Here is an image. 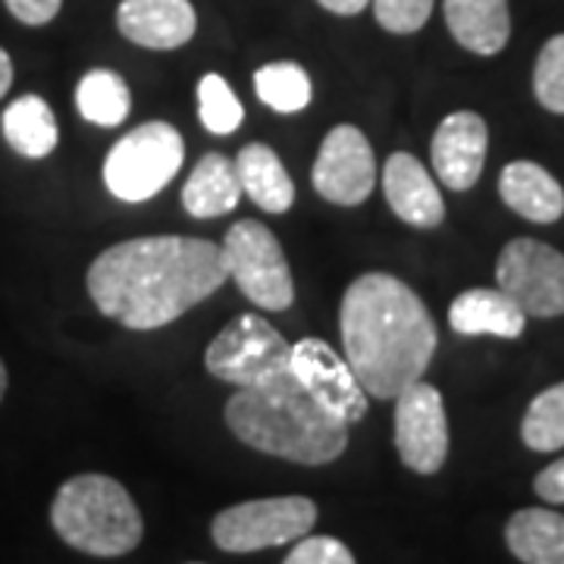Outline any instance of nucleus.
<instances>
[{"instance_id":"obj_1","label":"nucleus","mask_w":564,"mask_h":564,"mask_svg":"<svg viewBox=\"0 0 564 564\" xmlns=\"http://www.w3.org/2000/svg\"><path fill=\"white\" fill-rule=\"evenodd\" d=\"M229 280L220 245L188 236H141L101 251L88 267V295L129 329H161Z\"/></svg>"},{"instance_id":"obj_2","label":"nucleus","mask_w":564,"mask_h":564,"mask_svg":"<svg viewBox=\"0 0 564 564\" xmlns=\"http://www.w3.org/2000/svg\"><path fill=\"white\" fill-rule=\"evenodd\" d=\"M345 361L370 399H395L423 380L436 351V323L408 282L389 273H364L345 289Z\"/></svg>"},{"instance_id":"obj_3","label":"nucleus","mask_w":564,"mask_h":564,"mask_svg":"<svg viewBox=\"0 0 564 564\" xmlns=\"http://www.w3.org/2000/svg\"><path fill=\"white\" fill-rule=\"evenodd\" d=\"M226 426L239 443L307 467L336 462L348 445V423L314 402L292 373L239 389L226 402Z\"/></svg>"},{"instance_id":"obj_4","label":"nucleus","mask_w":564,"mask_h":564,"mask_svg":"<svg viewBox=\"0 0 564 564\" xmlns=\"http://www.w3.org/2000/svg\"><path fill=\"white\" fill-rule=\"evenodd\" d=\"M51 524L63 543L95 558H120L139 549L144 521L126 486L107 474H79L57 489Z\"/></svg>"},{"instance_id":"obj_5","label":"nucleus","mask_w":564,"mask_h":564,"mask_svg":"<svg viewBox=\"0 0 564 564\" xmlns=\"http://www.w3.org/2000/svg\"><path fill=\"white\" fill-rule=\"evenodd\" d=\"M185 161V141L176 126L154 120L122 135L107 161H104V182L113 198L129 204L148 202L163 192Z\"/></svg>"},{"instance_id":"obj_6","label":"nucleus","mask_w":564,"mask_h":564,"mask_svg":"<svg viewBox=\"0 0 564 564\" xmlns=\"http://www.w3.org/2000/svg\"><path fill=\"white\" fill-rule=\"evenodd\" d=\"M204 367L223 383L236 389L263 386L276 377L292 373V345L282 333L258 314H242L207 345Z\"/></svg>"},{"instance_id":"obj_7","label":"nucleus","mask_w":564,"mask_h":564,"mask_svg":"<svg viewBox=\"0 0 564 564\" xmlns=\"http://www.w3.org/2000/svg\"><path fill=\"white\" fill-rule=\"evenodd\" d=\"M317 524V505L304 496H273L223 508L210 524V536L223 552H258L295 543Z\"/></svg>"},{"instance_id":"obj_8","label":"nucleus","mask_w":564,"mask_h":564,"mask_svg":"<svg viewBox=\"0 0 564 564\" xmlns=\"http://www.w3.org/2000/svg\"><path fill=\"white\" fill-rule=\"evenodd\" d=\"M226 273L242 295L267 311H285L295 302L292 270L276 236L258 220H239L223 239Z\"/></svg>"},{"instance_id":"obj_9","label":"nucleus","mask_w":564,"mask_h":564,"mask_svg":"<svg viewBox=\"0 0 564 564\" xmlns=\"http://www.w3.org/2000/svg\"><path fill=\"white\" fill-rule=\"evenodd\" d=\"M496 282L527 317L564 314V254L536 239H514L502 248Z\"/></svg>"},{"instance_id":"obj_10","label":"nucleus","mask_w":564,"mask_h":564,"mask_svg":"<svg viewBox=\"0 0 564 564\" xmlns=\"http://www.w3.org/2000/svg\"><path fill=\"white\" fill-rule=\"evenodd\" d=\"M395 448L414 474L430 477L443 470L448 458V417L436 386L417 380L395 395Z\"/></svg>"},{"instance_id":"obj_11","label":"nucleus","mask_w":564,"mask_h":564,"mask_svg":"<svg viewBox=\"0 0 564 564\" xmlns=\"http://www.w3.org/2000/svg\"><path fill=\"white\" fill-rule=\"evenodd\" d=\"M377 185L373 148L358 126H336L326 132L314 163L317 195L343 207H355L370 198Z\"/></svg>"},{"instance_id":"obj_12","label":"nucleus","mask_w":564,"mask_h":564,"mask_svg":"<svg viewBox=\"0 0 564 564\" xmlns=\"http://www.w3.org/2000/svg\"><path fill=\"white\" fill-rule=\"evenodd\" d=\"M292 377L307 389V395L314 402L326 408L329 414H336L348 426L364 421L367 392L358 383L348 361L339 358L323 339L307 336L302 343L292 345Z\"/></svg>"},{"instance_id":"obj_13","label":"nucleus","mask_w":564,"mask_h":564,"mask_svg":"<svg viewBox=\"0 0 564 564\" xmlns=\"http://www.w3.org/2000/svg\"><path fill=\"white\" fill-rule=\"evenodd\" d=\"M486 148H489V129L480 113L474 110L448 113L430 141V158L440 182L452 192L474 188L484 173Z\"/></svg>"},{"instance_id":"obj_14","label":"nucleus","mask_w":564,"mask_h":564,"mask_svg":"<svg viewBox=\"0 0 564 564\" xmlns=\"http://www.w3.org/2000/svg\"><path fill=\"white\" fill-rule=\"evenodd\" d=\"M117 29L148 51H176L195 39L198 13L188 0H122Z\"/></svg>"},{"instance_id":"obj_15","label":"nucleus","mask_w":564,"mask_h":564,"mask_svg":"<svg viewBox=\"0 0 564 564\" xmlns=\"http://www.w3.org/2000/svg\"><path fill=\"white\" fill-rule=\"evenodd\" d=\"M383 192L395 217L414 229H436L445 220V202L430 170L414 154H392L383 166Z\"/></svg>"},{"instance_id":"obj_16","label":"nucleus","mask_w":564,"mask_h":564,"mask_svg":"<svg viewBox=\"0 0 564 564\" xmlns=\"http://www.w3.org/2000/svg\"><path fill=\"white\" fill-rule=\"evenodd\" d=\"M445 22L464 51L496 57L511 39L508 0H445Z\"/></svg>"},{"instance_id":"obj_17","label":"nucleus","mask_w":564,"mask_h":564,"mask_svg":"<svg viewBox=\"0 0 564 564\" xmlns=\"http://www.w3.org/2000/svg\"><path fill=\"white\" fill-rule=\"evenodd\" d=\"M448 323L458 336L518 339L524 333L527 314L502 289H467L448 307Z\"/></svg>"},{"instance_id":"obj_18","label":"nucleus","mask_w":564,"mask_h":564,"mask_svg":"<svg viewBox=\"0 0 564 564\" xmlns=\"http://www.w3.org/2000/svg\"><path fill=\"white\" fill-rule=\"evenodd\" d=\"M502 202L530 223H555L564 214V188L533 161L508 163L499 176Z\"/></svg>"},{"instance_id":"obj_19","label":"nucleus","mask_w":564,"mask_h":564,"mask_svg":"<svg viewBox=\"0 0 564 564\" xmlns=\"http://www.w3.org/2000/svg\"><path fill=\"white\" fill-rule=\"evenodd\" d=\"M232 166L245 195L267 214H285L295 204V182L289 180L280 154L270 144H245Z\"/></svg>"},{"instance_id":"obj_20","label":"nucleus","mask_w":564,"mask_h":564,"mask_svg":"<svg viewBox=\"0 0 564 564\" xmlns=\"http://www.w3.org/2000/svg\"><path fill=\"white\" fill-rule=\"evenodd\" d=\"M239 198H242V185L236 176V166L223 154H204L182 188V207L198 220L236 210Z\"/></svg>"},{"instance_id":"obj_21","label":"nucleus","mask_w":564,"mask_h":564,"mask_svg":"<svg viewBox=\"0 0 564 564\" xmlns=\"http://www.w3.org/2000/svg\"><path fill=\"white\" fill-rule=\"evenodd\" d=\"M505 543L524 564H564V514L552 508H521L505 527Z\"/></svg>"},{"instance_id":"obj_22","label":"nucleus","mask_w":564,"mask_h":564,"mask_svg":"<svg viewBox=\"0 0 564 564\" xmlns=\"http://www.w3.org/2000/svg\"><path fill=\"white\" fill-rule=\"evenodd\" d=\"M0 129L7 144L29 161H41L57 151L61 129L51 113V107L39 95H22L10 104L0 117Z\"/></svg>"},{"instance_id":"obj_23","label":"nucleus","mask_w":564,"mask_h":564,"mask_svg":"<svg viewBox=\"0 0 564 564\" xmlns=\"http://www.w3.org/2000/svg\"><path fill=\"white\" fill-rule=\"evenodd\" d=\"M76 107H79L82 120H88L91 126L113 129L129 117L132 95H129V85L122 82L120 73L91 69L76 85Z\"/></svg>"},{"instance_id":"obj_24","label":"nucleus","mask_w":564,"mask_h":564,"mask_svg":"<svg viewBox=\"0 0 564 564\" xmlns=\"http://www.w3.org/2000/svg\"><path fill=\"white\" fill-rule=\"evenodd\" d=\"M254 91L270 110L276 113H299L304 110L311 98H314V88H311V76L304 73V66L292 61L267 63L254 73Z\"/></svg>"},{"instance_id":"obj_25","label":"nucleus","mask_w":564,"mask_h":564,"mask_svg":"<svg viewBox=\"0 0 564 564\" xmlns=\"http://www.w3.org/2000/svg\"><path fill=\"white\" fill-rule=\"evenodd\" d=\"M521 440L533 452L564 448V383L549 386L530 402L521 423Z\"/></svg>"},{"instance_id":"obj_26","label":"nucleus","mask_w":564,"mask_h":564,"mask_svg":"<svg viewBox=\"0 0 564 564\" xmlns=\"http://www.w3.org/2000/svg\"><path fill=\"white\" fill-rule=\"evenodd\" d=\"M198 117L214 135H229L242 126V101L236 98V91L226 85L220 73H207L198 82Z\"/></svg>"},{"instance_id":"obj_27","label":"nucleus","mask_w":564,"mask_h":564,"mask_svg":"<svg viewBox=\"0 0 564 564\" xmlns=\"http://www.w3.org/2000/svg\"><path fill=\"white\" fill-rule=\"evenodd\" d=\"M533 95L552 113H564V35L543 44L533 69Z\"/></svg>"},{"instance_id":"obj_28","label":"nucleus","mask_w":564,"mask_h":564,"mask_svg":"<svg viewBox=\"0 0 564 564\" xmlns=\"http://www.w3.org/2000/svg\"><path fill=\"white\" fill-rule=\"evenodd\" d=\"M436 0H370L373 17L392 35H414L421 32Z\"/></svg>"},{"instance_id":"obj_29","label":"nucleus","mask_w":564,"mask_h":564,"mask_svg":"<svg viewBox=\"0 0 564 564\" xmlns=\"http://www.w3.org/2000/svg\"><path fill=\"white\" fill-rule=\"evenodd\" d=\"M282 564H358L351 549L333 536H302Z\"/></svg>"},{"instance_id":"obj_30","label":"nucleus","mask_w":564,"mask_h":564,"mask_svg":"<svg viewBox=\"0 0 564 564\" xmlns=\"http://www.w3.org/2000/svg\"><path fill=\"white\" fill-rule=\"evenodd\" d=\"M3 3L22 25H47L63 7V0H3Z\"/></svg>"},{"instance_id":"obj_31","label":"nucleus","mask_w":564,"mask_h":564,"mask_svg":"<svg viewBox=\"0 0 564 564\" xmlns=\"http://www.w3.org/2000/svg\"><path fill=\"white\" fill-rule=\"evenodd\" d=\"M533 489H536V496L549 505H564V458L558 462H552L545 470L536 474V480H533Z\"/></svg>"},{"instance_id":"obj_32","label":"nucleus","mask_w":564,"mask_h":564,"mask_svg":"<svg viewBox=\"0 0 564 564\" xmlns=\"http://www.w3.org/2000/svg\"><path fill=\"white\" fill-rule=\"evenodd\" d=\"M323 10L336 13V17H358L361 10L370 7V0H317Z\"/></svg>"},{"instance_id":"obj_33","label":"nucleus","mask_w":564,"mask_h":564,"mask_svg":"<svg viewBox=\"0 0 564 564\" xmlns=\"http://www.w3.org/2000/svg\"><path fill=\"white\" fill-rule=\"evenodd\" d=\"M10 85H13V61H10V54L0 47V98L10 91Z\"/></svg>"},{"instance_id":"obj_34","label":"nucleus","mask_w":564,"mask_h":564,"mask_svg":"<svg viewBox=\"0 0 564 564\" xmlns=\"http://www.w3.org/2000/svg\"><path fill=\"white\" fill-rule=\"evenodd\" d=\"M3 395H7V367L0 361V402H3Z\"/></svg>"},{"instance_id":"obj_35","label":"nucleus","mask_w":564,"mask_h":564,"mask_svg":"<svg viewBox=\"0 0 564 564\" xmlns=\"http://www.w3.org/2000/svg\"><path fill=\"white\" fill-rule=\"evenodd\" d=\"M192 564H202V562H192Z\"/></svg>"}]
</instances>
